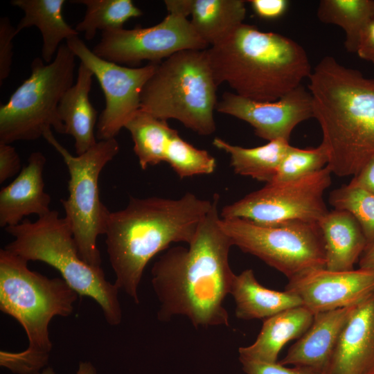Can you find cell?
Listing matches in <instances>:
<instances>
[{
    "mask_svg": "<svg viewBox=\"0 0 374 374\" xmlns=\"http://www.w3.org/2000/svg\"><path fill=\"white\" fill-rule=\"evenodd\" d=\"M213 197L211 209L188 247L168 249L152 267L160 321L184 316L196 328L229 325L224 301L235 276L229 260L233 244L220 224V197Z\"/></svg>",
    "mask_w": 374,
    "mask_h": 374,
    "instance_id": "1",
    "label": "cell"
},
{
    "mask_svg": "<svg viewBox=\"0 0 374 374\" xmlns=\"http://www.w3.org/2000/svg\"><path fill=\"white\" fill-rule=\"evenodd\" d=\"M213 204L191 193L178 199L131 197L125 208L109 214L105 243L115 285L139 303L146 265L172 243L189 244Z\"/></svg>",
    "mask_w": 374,
    "mask_h": 374,
    "instance_id": "2",
    "label": "cell"
},
{
    "mask_svg": "<svg viewBox=\"0 0 374 374\" xmlns=\"http://www.w3.org/2000/svg\"><path fill=\"white\" fill-rule=\"evenodd\" d=\"M308 78L327 166L337 176L354 177L374 157V80L332 56L322 58Z\"/></svg>",
    "mask_w": 374,
    "mask_h": 374,
    "instance_id": "3",
    "label": "cell"
},
{
    "mask_svg": "<svg viewBox=\"0 0 374 374\" xmlns=\"http://www.w3.org/2000/svg\"><path fill=\"white\" fill-rule=\"evenodd\" d=\"M206 53L217 86L226 82L235 93L256 101L280 99L312 71L299 44L244 23Z\"/></svg>",
    "mask_w": 374,
    "mask_h": 374,
    "instance_id": "4",
    "label": "cell"
},
{
    "mask_svg": "<svg viewBox=\"0 0 374 374\" xmlns=\"http://www.w3.org/2000/svg\"><path fill=\"white\" fill-rule=\"evenodd\" d=\"M78 294L61 278H49L28 267V262L0 250V310L24 329L28 347L0 351V365L15 374H37L48 364L53 344L48 327L53 317H69Z\"/></svg>",
    "mask_w": 374,
    "mask_h": 374,
    "instance_id": "5",
    "label": "cell"
},
{
    "mask_svg": "<svg viewBox=\"0 0 374 374\" xmlns=\"http://www.w3.org/2000/svg\"><path fill=\"white\" fill-rule=\"evenodd\" d=\"M14 240L4 249L27 262L41 261L58 271L80 296L93 299L112 326L122 321L118 287L109 282L101 267L91 266L80 256L70 224L56 211L35 222L24 219L5 228Z\"/></svg>",
    "mask_w": 374,
    "mask_h": 374,
    "instance_id": "6",
    "label": "cell"
},
{
    "mask_svg": "<svg viewBox=\"0 0 374 374\" xmlns=\"http://www.w3.org/2000/svg\"><path fill=\"white\" fill-rule=\"evenodd\" d=\"M217 85L205 50L179 51L160 62L144 84L140 109L175 119L202 136L216 129Z\"/></svg>",
    "mask_w": 374,
    "mask_h": 374,
    "instance_id": "7",
    "label": "cell"
},
{
    "mask_svg": "<svg viewBox=\"0 0 374 374\" xmlns=\"http://www.w3.org/2000/svg\"><path fill=\"white\" fill-rule=\"evenodd\" d=\"M75 55L62 44L51 63L33 59L30 76L0 107V143L33 141L49 130L64 134L58 105L73 84Z\"/></svg>",
    "mask_w": 374,
    "mask_h": 374,
    "instance_id": "8",
    "label": "cell"
},
{
    "mask_svg": "<svg viewBox=\"0 0 374 374\" xmlns=\"http://www.w3.org/2000/svg\"><path fill=\"white\" fill-rule=\"evenodd\" d=\"M43 138L61 155L67 166L69 196L61 199L80 257L89 265L100 267L97 239L105 234L110 211L101 202L98 179L104 167L119 152L116 138L99 141L80 155L71 154L48 130Z\"/></svg>",
    "mask_w": 374,
    "mask_h": 374,
    "instance_id": "9",
    "label": "cell"
},
{
    "mask_svg": "<svg viewBox=\"0 0 374 374\" xmlns=\"http://www.w3.org/2000/svg\"><path fill=\"white\" fill-rule=\"evenodd\" d=\"M220 224L233 246L258 258L288 280L326 267L323 239L317 222L262 226L240 218L220 217Z\"/></svg>",
    "mask_w": 374,
    "mask_h": 374,
    "instance_id": "10",
    "label": "cell"
},
{
    "mask_svg": "<svg viewBox=\"0 0 374 374\" xmlns=\"http://www.w3.org/2000/svg\"><path fill=\"white\" fill-rule=\"evenodd\" d=\"M332 172L323 169L297 179L272 182L224 206L222 219L240 218L262 226L289 222L319 223L328 213L323 199Z\"/></svg>",
    "mask_w": 374,
    "mask_h": 374,
    "instance_id": "11",
    "label": "cell"
},
{
    "mask_svg": "<svg viewBox=\"0 0 374 374\" xmlns=\"http://www.w3.org/2000/svg\"><path fill=\"white\" fill-rule=\"evenodd\" d=\"M207 48L208 45L187 17L168 13L160 23L150 27L103 31L92 51L109 62L135 65L143 61L158 63L184 50Z\"/></svg>",
    "mask_w": 374,
    "mask_h": 374,
    "instance_id": "12",
    "label": "cell"
},
{
    "mask_svg": "<svg viewBox=\"0 0 374 374\" xmlns=\"http://www.w3.org/2000/svg\"><path fill=\"white\" fill-rule=\"evenodd\" d=\"M66 44L76 57L84 64L98 80L105 98V107L96 128L99 141L115 138L140 109L142 89L158 64L150 62L141 67H127L104 60L75 36Z\"/></svg>",
    "mask_w": 374,
    "mask_h": 374,
    "instance_id": "13",
    "label": "cell"
},
{
    "mask_svg": "<svg viewBox=\"0 0 374 374\" xmlns=\"http://www.w3.org/2000/svg\"><path fill=\"white\" fill-rule=\"evenodd\" d=\"M215 109L248 123L258 137L268 141H289L297 125L314 118L312 96L303 84L273 102L256 101L225 92Z\"/></svg>",
    "mask_w": 374,
    "mask_h": 374,
    "instance_id": "14",
    "label": "cell"
},
{
    "mask_svg": "<svg viewBox=\"0 0 374 374\" xmlns=\"http://www.w3.org/2000/svg\"><path fill=\"white\" fill-rule=\"evenodd\" d=\"M285 291L297 296L314 315L353 306L374 291V271L359 268L308 271L289 280Z\"/></svg>",
    "mask_w": 374,
    "mask_h": 374,
    "instance_id": "15",
    "label": "cell"
},
{
    "mask_svg": "<svg viewBox=\"0 0 374 374\" xmlns=\"http://www.w3.org/2000/svg\"><path fill=\"white\" fill-rule=\"evenodd\" d=\"M374 369V291L357 303L324 374H368Z\"/></svg>",
    "mask_w": 374,
    "mask_h": 374,
    "instance_id": "16",
    "label": "cell"
},
{
    "mask_svg": "<svg viewBox=\"0 0 374 374\" xmlns=\"http://www.w3.org/2000/svg\"><path fill=\"white\" fill-rule=\"evenodd\" d=\"M46 159L41 152H33L28 163L17 177L0 191V226L20 224L30 215L49 213L51 197L44 190V168Z\"/></svg>",
    "mask_w": 374,
    "mask_h": 374,
    "instance_id": "17",
    "label": "cell"
},
{
    "mask_svg": "<svg viewBox=\"0 0 374 374\" xmlns=\"http://www.w3.org/2000/svg\"><path fill=\"white\" fill-rule=\"evenodd\" d=\"M355 305L315 314L308 330L278 362L308 367L324 374Z\"/></svg>",
    "mask_w": 374,
    "mask_h": 374,
    "instance_id": "18",
    "label": "cell"
},
{
    "mask_svg": "<svg viewBox=\"0 0 374 374\" xmlns=\"http://www.w3.org/2000/svg\"><path fill=\"white\" fill-rule=\"evenodd\" d=\"M92 71L80 62L75 82L65 92L58 105V114L64 134L74 139L76 155L87 152L98 142L96 131L97 111L89 100Z\"/></svg>",
    "mask_w": 374,
    "mask_h": 374,
    "instance_id": "19",
    "label": "cell"
},
{
    "mask_svg": "<svg viewBox=\"0 0 374 374\" xmlns=\"http://www.w3.org/2000/svg\"><path fill=\"white\" fill-rule=\"evenodd\" d=\"M324 243L326 267L330 271L354 269L367 247L362 229L348 212L334 209L319 222Z\"/></svg>",
    "mask_w": 374,
    "mask_h": 374,
    "instance_id": "20",
    "label": "cell"
},
{
    "mask_svg": "<svg viewBox=\"0 0 374 374\" xmlns=\"http://www.w3.org/2000/svg\"><path fill=\"white\" fill-rule=\"evenodd\" d=\"M314 315L303 305L290 308L263 320L261 330L255 341L240 347L239 356L275 363L284 346L299 339L308 330Z\"/></svg>",
    "mask_w": 374,
    "mask_h": 374,
    "instance_id": "21",
    "label": "cell"
},
{
    "mask_svg": "<svg viewBox=\"0 0 374 374\" xmlns=\"http://www.w3.org/2000/svg\"><path fill=\"white\" fill-rule=\"evenodd\" d=\"M230 294L235 301V317L243 320H264L285 310L302 305L301 299L295 294L262 285L251 269L235 276Z\"/></svg>",
    "mask_w": 374,
    "mask_h": 374,
    "instance_id": "22",
    "label": "cell"
},
{
    "mask_svg": "<svg viewBox=\"0 0 374 374\" xmlns=\"http://www.w3.org/2000/svg\"><path fill=\"white\" fill-rule=\"evenodd\" d=\"M64 0H12L10 3L24 13L16 26L17 35L24 28L37 27L42 37V58L51 63L61 42L78 35L62 15Z\"/></svg>",
    "mask_w": 374,
    "mask_h": 374,
    "instance_id": "23",
    "label": "cell"
},
{
    "mask_svg": "<svg viewBox=\"0 0 374 374\" xmlns=\"http://www.w3.org/2000/svg\"><path fill=\"white\" fill-rule=\"evenodd\" d=\"M213 144L229 155L230 165L236 174L266 184L273 181L291 147L289 141L282 139L251 148L232 145L220 138H215Z\"/></svg>",
    "mask_w": 374,
    "mask_h": 374,
    "instance_id": "24",
    "label": "cell"
},
{
    "mask_svg": "<svg viewBox=\"0 0 374 374\" xmlns=\"http://www.w3.org/2000/svg\"><path fill=\"white\" fill-rule=\"evenodd\" d=\"M243 0H193L191 20L196 33L209 46L216 45L243 24Z\"/></svg>",
    "mask_w": 374,
    "mask_h": 374,
    "instance_id": "25",
    "label": "cell"
},
{
    "mask_svg": "<svg viewBox=\"0 0 374 374\" xmlns=\"http://www.w3.org/2000/svg\"><path fill=\"white\" fill-rule=\"evenodd\" d=\"M131 134L134 151L143 170L165 161L166 152L173 134L167 121L139 109L125 125Z\"/></svg>",
    "mask_w": 374,
    "mask_h": 374,
    "instance_id": "26",
    "label": "cell"
},
{
    "mask_svg": "<svg viewBox=\"0 0 374 374\" xmlns=\"http://www.w3.org/2000/svg\"><path fill=\"white\" fill-rule=\"evenodd\" d=\"M317 17L323 23L341 27L347 51L356 53L362 30L374 19V0H321Z\"/></svg>",
    "mask_w": 374,
    "mask_h": 374,
    "instance_id": "27",
    "label": "cell"
},
{
    "mask_svg": "<svg viewBox=\"0 0 374 374\" xmlns=\"http://www.w3.org/2000/svg\"><path fill=\"white\" fill-rule=\"evenodd\" d=\"M71 2L86 8L83 19L75 29L78 33H84L87 40L93 39L98 30L122 28L127 20L143 15L131 0H73Z\"/></svg>",
    "mask_w": 374,
    "mask_h": 374,
    "instance_id": "28",
    "label": "cell"
},
{
    "mask_svg": "<svg viewBox=\"0 0 374 374\" xmlns=\"http://www.w3.org/2000/svg\"><path fill=\"white\" fill-rule=\"evenodd\" d=\"M329 202L335 209L346 211L356 219L364 234L366 249L374 244L373 194L349 183L333 190Z\"/></svg>",
    "mask_w": 374,
    "mask_h": 374,
    "instance_id": "29",
    "label": "cell"
},
{
    "mask_svg": "<svg viewBox=\"0 0 374 374\" xmlns=\"http://www.w3.org/2000/svg\"><path fill=\"white\" fill-rule=\"evenodd\" d=\"M175 172L181 179L210 175L216 168L215 159L206 150L196 148L184 141L176 131L170 139L165 157Z\"/></svg>",
    "mask_w": 374,
    "mask_h": 374,
    "instance_id": "30",
    "label": "cell"
},
{
    "mask_svg": "<svg viewBox=\"0 0 374 374\" xmlns=\"http://www.w3.org/2000/svg\"><path fill=\"white\" fill-rule=\"evenodd\" d=\"M328 163V152L321 143L318 147L305 149L291 145L272 182L299 179L323 169Z\"/></svg>",
    "mask_w": 374,
    "mask_h": 374,
    "instance_id": "31",
    "label": "cell"
},
{
    "mask_svg": "<svg viewBox=\"0 0 374 374\" xmlns=\"http://www.w3.org/2000/svg\"><path fill=\"white\" fill-rule=\"evenodd\" d=\"M239 360L242 366V370L246 374H322L305 366L287 367L278 362L269 363L240 356Z\"/></svg>",
    "mask_w": 374,
    "mask_h": 374,
    "instance_id": "32",
    "label": "cell"
},
{
    "mask_svg": "<svg viewBox=\"0 0 374 374\" xmlns=\"http://www.w3.org/2000/svg\"><path fill=\"white\" fill-rule=\"evenodd\" d=\"M17 35L8 17L0 19V84L8 77L12 62V39Z\"/></svg>",
    "mask_w": 374,
    "mask_h": 374,
    "instance_id": "33",
    "label": "cell"
},
{
    "mask_svg": "<svg viewBox=\"0 0 374 374\" xmlns=\"http://www.w3.org/2000/svg\"><path fill=\"white\" fill-rule=\"evenodd\" d=\"M21 159L15 148L8 143H0V183L19 174Z\"/></svg>",
    "mask_w": 374,
    "mask_h": 374,
    "instance_id": "34",
    "label": "cell"
},
{
    "mask_svg": "<svg viewBox=\"0 0 374 374\" xmlns=\"http://www.w3.org/2000/svg\"><path fill=\"white\" fill-rule=\"evenodd\" d=\"M250 2L255 12L264 19H276L282 16L287 9L285 0H251Z\"/></svg>",
    "mask_w": 374,
    "mask_h": 374,
    "instance_id": "35",
    "label": "cell"
},
{
    "mask_svg": "<svg viewBox=\"0 0 374 374\" xmlns=\"http://www.w3.org/2000/svg\"><path fill=\"white\" fill-rule=\"evenodd\" d=\"M356 53L361 59L374 63V19L362 30Z\"/></svg>",
    "mask_w": 374,
    "mask_h": 374,
    "instance_id": "36",
    "label": "cell"
},
{
    "mask_svg": "<svg viewBox=\"0 0 374 374\" xmlns=\"http://www.w3.org/2000/svg\"><path fill=\"white\" fill-rule=\"evenodd\" d=\"M350 184L374 195V157L353 177Z\"/></svg>",
    "mask_w": 374,
    "mask_h": 374,
    "instance_id": "37",
    "label": "cell"
},
{
    "mask_svg": "<svg viewBox=\"0 0 374 374\" xmlns=\"http://www.w3.org/2000/svg\"><path fill=\"white\" fill-rule=\"evenodd\" d=\"M168 13H175L187 17L190 15L193 0H165Z\"/></svg>",
    "mask_w": 374,
    "mask_h": 374,
    "instance_id": "38",
    "label": "cell"
},
{
    "mask_svg": "<svg viewBox=\"0 0 374 374\" xmlns=\"http://www.w3.org/2000/svg\"><path fill=\"white\" fill-rule=\"evenodd\" d=\"M358 264L359 268L374 271V244L364 251Z\"/></svg>",
    "mask_w": 374,
    "mask_h": 374,
    "instance_id": "39",
    "label": "cell"
},
{
    "mask_svg": "<svg viewBox=\"0 0 374 374\" xmlns=\"http://www.w3.org/2000/svg\"><path fill=\"white\" fill-rule=\"evenodd\" d=\"M37 374H56L51 367L44 368ZM75 374H98L94 366L90 362H80Z\"/></svg>",
    "mask_w": 374,
    "mask_h": 374,
    "instance_id": "40",
    "label": "cell"
},
{
    "mask_svg": "<svg viewBox=\"0 0 374 374\" xmlns=\"http://www.w3.org/2000/svg\"><path fill=\"white\" fill-rule=\"evenodd\" d=\"M368 374H374V369H373Z\"/></svg>",
    "mask_w": 374,
    "mask_h": 374,
    "instance_id": "41",
    "label": "cell"
}]
</instances>
